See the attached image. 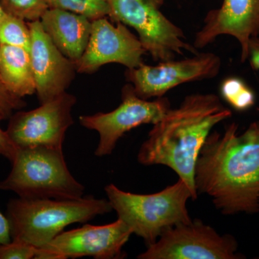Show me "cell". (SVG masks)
<instances>
[{
    "label": "cell",
    "mask_w": 259,
    "mask_h": 259,
    "mask_svg": "<svg viewBox=\"0 0 259 259\" xmlns=\"http://www.w3.org/2000/svg\"><path fill=\"white\" fill-rule=\"evenodd\" d=\"M238 125L210 133L194 168L197 194L208 195L224 215L259 212V121L242 134Z\"/></svg>",
    "instance_id": "obj_1"
},
{
    "label": "cell",
    "mask_w": 259,
    "mask_h": 259,
    "mask_svg": "<svg viewBox=\"0 0 259 259\" xmlns=\"http://www.w3.org/2000/svg\"><path fill=\"white\" fill-rule=\"evenodd\" d=\"M231 116L214 94L188 95L153 125L140 148L138 161L144 166L169 167L189 186L195 200L194 168L199 151L213 127Z\"/></svg>",
    "instance_id": "obj_2"
},
{
    "label": "cell",
    "mask_w": 259,
    "mask_h": 259,
    "mask_svg": "<svg viewBox=\"0 0 259 259\" xmlns=\"http://www.w3.org/2000/svg\"><path fill=\"white\" fill-rule=\"evenodd\" d=\"M113 210L106 199H11L7 208L12 240L35 248L50 243L69 225L85 223Z\"/></svg>",
    "instance_id": "obj_3"
},
{
    "label": "cell",
    "mask_w": 259,
    "mask_h": 259,
    "mask_svg": "<svg viewBox=\"0 0 259 259\" xmlns=\"http://www.w3.org/2000/svg\"><path fill=\"white\" fill-rule=\"evenodd\" d=\"M107 199L119 219L141 237L147 246L153 244L163 231L182 223L192 222L187 208L193 194L189 186L179 179L175 185L157 193L138 194L124 192L115 185L105 188Z\"/></svg>",
    "instance_id": "obj_4"
},
{
    "label": "cell",
    "mask_w": 259,
    "mask_h": 259,
    "mask_svg": "<svg viewBox=\"0 0 259 259\" xmlns=\"http://www.w3.org/2000/svg\"><path fill=\"white\" fill-rule=\"evenodd\" d=\"M11 171L0 182V190L25 199H77L84 186L69 171L63 149L18 148Z\"/></svg>",
    "instance_id": "obj_5"
},
{
    "label": "cell",
    "mask_w": 259,
    "mask_h": 259,
    "mask_svg": "<svg viewBox=\"0 0 259 259\" xmlns=\"http://www.w3.org/2000/svg\"><path fill=\"white\" fill-rule=\"evenodd\" d=\"M108 3L110 19L135 29L153 60H173L178 54L183 55L185 51L197 54V49L186 41L182 29L160 10L162 0H108Z\"/></svg>",
    "instance_id": "obj_6"
},
{
    "label": "cell",
    "mask_w": 259,
    "mask_h": 259,
    "mask_svg": "<svg viewBox=\"0 0 259 259\" xmlns=\"http://www.w3.org/2000/svg\"><path fill=\"white\" fill-rule=\"evenodd\" d=\"M234 236L220 235L199 220L168 228L139 259H243Z\"/></svg>",
    "instance_id": "obj_7"
},
{
    "label": "cell",
    "mask_w": 259,
    "mask_h": 259,
    "mask_svg": "<svg viewBox=\"0 0 259 259\" xmlns=\"http://www.w3.org/2000/svg\"><path fill=\"white\" fill-rule=\"evenodd\" d=\"M121 99L120 105L111 112L79 117L83 127L100 135L95 152L99 157L111 154L119 139L126 133L144 124L155 125L171 109L166 97H158L153 101L144 100L136 95L131 83L122 88Z\"/></svg>",
    "instance_id": "obj_8"
},
{
    "label": "cell",
    "mask_w": 259,
    "mask_h": 259,
    "mask_svg": "<svg viewBox=\"0 0 259 259\" xmlns=\"http://www.w3.org/2000/svg\"><path fill=\"white\" fill-rule=\"evenodd\" d=\"M76 102L67 92L27 112L10 117L6 130L18 148L47 147L63 149L67 130L74 124L71 110Z\"/></svg>",
    "instance_id": "obj_9"
},
{
    "label": "cell",
    "mask_w": 259,
    "mask_h": 259,
    "mask_svg": "<svg viewBox=\"0 0 259 259\" xmlns=\"http://www.w3.org/2000/svg\"><path fill=\"white\" fill-rule=\"evenodd\" d=\"M133 234L122 220L105 226L84 225L63 231L50 243L36 248L35 258L66 259L90 256L96 259L122 258V248Z\"/></svg>",
    "instance_id": "obj_10"
},
{
    "label": "cell",
    "mask_w": 259,
    "mask_h": 259,
    "mask_svg": "<svg viewBox=\"0 0 259 259\" xmlns=\"http://www.w3.org/2000/svg\"><path fill=\"white\" fill-rule=\"evenodd\" d=\"M221 67L219 56L213 53H201L183 60L160 62L156 66L143 64L127 69L125 76L136 95L148 100L163 97L182 83L212 79L219 74Z\"/></svg>",
    "instance_id": "obj_11"
},
{
    "label": "cell",
    "mask_w": 259,
    "mask_h": 259,
    "mask_svg": "<svg viewBox=\"0 0 259 259\" xmlns=\"http://www.w3.org/2000/svg\"><path fill=\"white\" fill-rule=\"evenodd\" d=\"M146 53L139 38L125 25L118 23L115 25L102 18L92 22L88 47L75 65L76 71L81 74H92L112 63L132 69L144 64L143 56Z\"/></svg>",
    "instance_id": "obj_12"
},
{
    "label": "cell",
    "mask_w": 259,
    "mask_h": 259,
    "mask_svg": "<svg viewBox=\"0 0 259 259\" xmlns=\"http://www.w3.org/2000/svg\"><path fill=\"white\" fill-rule=\"evenodd\" d=\"M28 24L36 94L39 102L42 104L66 92L77 71L74 61L66 57L51 40L40 20Z\"/></svg>",
    "instance_id": "obj_13"
},
{
    "label": "cell",
    "mask_w": 259,
    "mask_h": 259,
    "mask_svg": "<svg viewBox=\"0 0 259 259\" xmlns=\"http://www.w3.org/2000/svg\"><path fill=\"white\" fill-rule=\"evenodd\" d=\"M259 34V0H223L221 8L209 11L196 33L194 47L202 49L223 35L239 42L241 61L248 59L250 39Z\"/></svg>",
    "instance_id": "obj_14"
},
{
    "label": "cell",
    "mask_w": 259,
    "mask_h": 259,
    "mask_svg": "<svg viewBox=\"0 0 259 259\" xmlns=\"http://www.w3.org/2000/svg\"><path fill=\"white\" fill-rule=\"evenodd\" d=\"M40 21L58 49L74 63L79 60L88 47L91 20L66 10L49 8Z\"/></svg>",
    "instance_id": "obj_15"
},
{
    "label": "cell",
    "mask_w": 259,
    "mask_h": 259,
    "mask_svg": "<svg viewBox=\"0 0 259 259\" xmlns=\"http://www.w3.org/2000/svg\"><path fill=\"white\" fill-rule=\"evenodd\" d=\"M0 81L10 93L20 98L36 93L30 52L1 44Z\"/></svg>",
    "instance_id": "obj_16"
},
{
    "label": "cell",
    "mask_w": 259,
    "mask_h": 259,
    "mask_svg": "<svg viewBox=\"0 0 259 259\" xmlns=\"http://www.w3.org/2000/svg\"><path fill=\"white\" fill-rule=\"evenodd\" d=\"M0 44L23 48L30 52L31 35L28 22L5 13L0 19Z\"/></svg>",
    "instance_id": "obj_17"
},
{
    "label": "cell",
    "mask_w": 259,
    "mask_h": 259,
    "mask_svg": "<svg viewBox=\"0 0 259 259\" xmlns=\"http://www.w3.org/2000/svg\"><path fill=\"white\" fill-rule=\"evenodd\" d=\"M49 8L66 10L91 20L110 16L108 0H47Z\"/></svg>",
    "instance_id": "obj_18"
},
{
    "label": "cell",
    "mask_w": 259,
    "mask_h": 259,
    "mask_svg": "<svg viewBox=\"0 0 259 259\" xmlns=\"http://www.w3.org/2000/svg\"><path fill=\"white\" fill-rule=\"evenodd\" d=\"M221 93L223 98L237 111H245L255 105L254 93L240 78L225 79L221 86Z\"/></svg>",
    "instance_id": "obj_19"
},
{
    "label": "cell",
    "mask_w": 259,
    "mask_h": 259,
    "mask_svg": "<svg viewBox=\"0 0 259 259\" xmlns=\"http://www.w3.org/2000/svg\"><path fill=\"white\" fill-rule=\"evenodd\" d=\"M0 5L7 14L27 22L40 20L49 8L47 0H0Z\"/></svg>",
    "instance_id": "obj_20"
},
{
    "label": "cell",
    "mask_w": 259,
    "mask_h": 259,
    "mask_svg": "<svg viewBox=\"0 0 259 259\" xmlns=\"http://www.w3.org/2000/svg\"><path fill=\"white\" fill-rule=\"evenodd\" d=\"M36 248L24 242L12 240L0 245V259H30L35 258Z\"/></svg>",
    "instance_id": "obj_21"
},
{
    "label": "cell",
    "mask_w": 259,
    "mask_h": 259,
    "mask_svg": "<svg viewBox=\"0 0 259 259\" xmlns=\"http://www.w3.org/2000/svg\"><path fill=\"white\" fill-rule=\"evenodd\" d=\"M25 105L23 98L10 93L0 81V115L3 120L10 118L13 112L23 108Z\"/></svg>",
    "instance_id": "obj_22"
},
{
    "label": "cell",
    "mask_w": 259,
    "mask_h": 259,
    "mask_svg": "<svg viewBox=\"0 0 259 259\" xmlns=\"http://www.w3.org/2000/svg\"><path fill=\"white\" fill-rule=\"evenodd\" d=\"M17 151L18 147L13 144L6 131L0 127V155L12 162L14 160Z\"/></svg>",
    "instance_id": "obj_23"
},
{
    "label": "cell",
    "mask_w": 259,
    "mask_h": 259,
    "mask_svg": "<svg viewBox=\"0 0 259 259\" xmlns=\"http://www.w3.org/2000/svg\"><path fill=\"white\" fill-rule=\"evenodd\" d=\"M253 69L259 71V34L250 39L248 59Z\"/></svg>",
    "instance_id": "obj_24"
},
{
    "label": "cell",
    "mask_w": 259,
    "mask_h": 259,
    "mask_svg": "<svg viewBox=\"0 0 259 259\" xmlns=\"http://www.w3.org/2000/svg\"><path fill=\"white\" fill-rule=\"evenodd\" d=\"M12 241L9 221L7 216L0 212V245Z\"/></svg>",
    "instance_id": "obj_25"
},
{
    "label": "cell",
    "mask_w": 259,
    "mask_h": 259,
    "mask_svg": "<svg viewBox=\"0 0 259 259\" xmlns=\"http://www.w3.org/2000/svg\"><path fill=\"white\" fill-rule=\"evenodd\" d=\"M5 15V12L3 10V8H2L1 5H0V19L3 18V16Z\"/></svg>",
    "instance_id": "obj_26"
},
{
    "label": "cell",
    "mask_w": 259,
    "mask_h": 259,
    "mask_svg": "<svg viewBox=\"0 0 259 259\" xmlns=\"http://www.w3.org/2000/svg\"><path fill=\"white\" fill-rule=\"evenodd\" d=\"M3 120V117H2L1 115H0V121Z\"/></svg>",
    "instance_id": "obj_27"
},
{
    "label": "cell",
    "mask_w": 259,
    "mask_h": 259,
    "mask_svg": "<svg viewBox=\"0 0 259 259\" xmlns=\"http://www.w3.org/2000/svg\"><path fill=\"white\" fill-rule=\"evenodd\" d=\"M0 47H1V44H0Z\"/></svg>",
    "instance_id": "obj_28"
}]
</instances>
